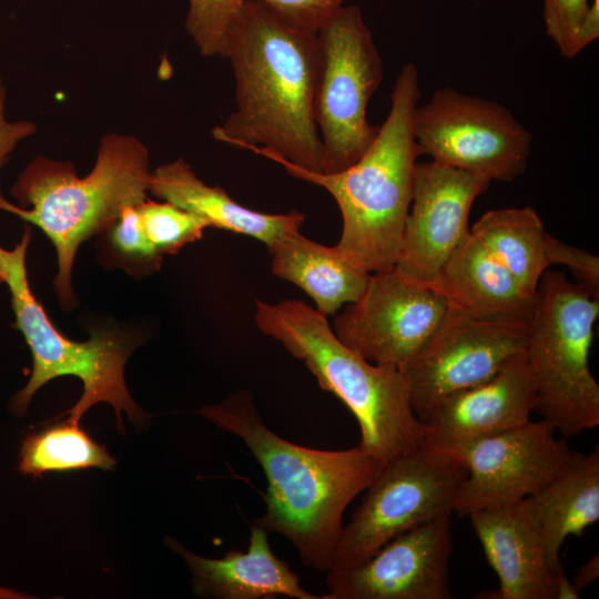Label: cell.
<instances>
[{
    "label": "cell",
    "mask_w": 599,
    "mask_h": 599,
    "mask_svg": "<svg viewBox=\"0 0 599 599\" xmlns=\"http://www.w3.org/2000/svg\"><path fill=\"white\" fill-rule=\"evenodd\" d=\"M224 58L235 79V110L212 134L260 146L311 171L323 172L314 119L317 33L291 27L265 4L243 1L227 34Z\"/></svg>",
    "instance_id": "obj_1"
},
{
    "label": "cell",
    "mask_w": 599,
    "mask_h": 599,
    "mask_svg": "<svg viewBox=\"0 0 599 599\" xmlns=\"http://www.w3.org/2000/svg\"><path fill=\"white\" fill-rule=\"evenodd\" d=\"M199 413L238 437L261 465L267 480L265 510L254 522L286 538L307 568L327 572L347 506L383 464L358 445L322 450L281 437L265 424L247 390Z\"/></svg>",
    "instance_id": "obj_2"
},
{
    "label": "cell",
    "mask_w": 599,
    "mask_h": 599,
    "mask_svg": "<svg viewBox=\"0 0 599 599\" xmlns=\"http://www.w3.org/2000/svg\"><path fill=\"white\" fill-rule=\"evenodd\" d=\"M419 98L418 68L408 62L396 78L390 109L377 136L354 164L338 172L311 171L263 148L247 149L334 197L343 221L335 247L347 262L368 273L393 267L397 261L413 199L415 166L422 155L413 130Z\"/></svg>",
    "instance_id": "obj_3"
},
{
    "label": "cell",
    "mask_w": 599,
    "mask_h": 599,
    "mask_svg": "<svg viewBox=\"0 0 599 599\" xmlns=\"http://www.w3.org/2000/svg\"><path fill=\"white\" fill-rule=\"evenodd\" d=\"M150 155L133 134L111 132L100 140L92 170L80 177L70 161L34 158L10 187L20 203L1 194L0 211L41 229L52 242L58 260L54 288L60 304H77L72 267L80 244L102 234L129 205L148 199Z\"/></svg>",
    "instance_id": "obj_4"
},
{
    "label": "cell",
    "mask_w": 599,
    "mask_h": 599,
    "mask_svg": "<svg viewBox=\"0 0 599 599\" xmlns=\"http://www.w3.org/2000/svg\"><path fill=\"white\" fill-rule=\"evenodd\" d=\"M255 323L351 410L365 453L385 464L423 445L424 424L400 368L363 358L337 338L326 315L300 300L256 301Z\"/></svg>",
    "instance_id": "obj_5"
},
{
    "label": "cell",
    "mask_w": 599,
    "mask_h": 599,
    "mask_svg": "<svg viewBox=\"0 0 599 599\" xmlns=\"http://www.w3.org/2000/svg\"><path fill=\"white\" fill-rule=\"evenodd\" d=\"M31 229L26 226L21 241L12 250L0 246V272L10 292L11 307L19 329L32 355V370L26 386L12 397L11 408L18 416L27 413L33 395L48 382L61 376H75L83 384L79 400L62 415L78 422L98 403H109L123 432L122 412L143 425L145 413L131 397L124 380V366L135 343L119 332L91 331L85 342H75L61 334L30 288L26 254Z\"/></svg>",
    "instance_id": "obj_6"
},
{
    "label": "cell",
    "mask_w": 599,
    "mask_h": 599,
    "mask_svg": "<svg viewBox=\"0 0 599 599\" xmlns=\"http://www.w3.org/2000/svg\"><path fill=\"white\" fill-rule=\"evenodd\" d=\"M598 316V298L562 272H544L525 355L536 387L534 412L565 437L599 425V385L589 368Z\"/></svg>",
    "instance_id": "obj_7"
},
{
    "label": "cell",
    "mask_w": 599,
    "mask_h": 599,
    "mask_svg": "<svg viewBox=\"0 0 599 599\" xmlns=\"http://www.w3.org/2000/svg\"><path fill=\"white\" fill-rule=\"evenodd\" d=\"M314 119L323 148V172L342 171L370 146L379 126L367 104L382 83L383 61L357 6H343L318 30Z\"/></svg>",
    "instance_id": "obj_8"
},
{
    "label": "cell",
    "mask_w": 599,
    "mask_h": 599,
    "mask_svg": "<svg viewBox=\"0 0 599 599\" xmlns=\"http://www.w3.org/2000/svg\"><path fill=\"white\" fill-rule=\"evenodd\" d=\"M466 475L461 464L422 446L383 464L343 526L331 569L356 566L393 538L451 516Z\"/></svg>",
    "instance_id": "obj_9"
},
{
    "label": "cell",
    "mask_w": 599,
    "mask_h": 599,
    "mask_svg": "<svg viewBox=\"0 0 599 599\" xmlns=\"http://www.w3.org/2000/svg\"><path fill=\"white\" fill-rule=\"evenodd\" d=\"M413 130L422 155L437 163L501 182L527 169L532 135L496 101L438 89L417 104Z\"/></svg>",
    "instance_id": "obj_10"
},
{
    "label": "cell",
    "mask_w": 599,
    "mask_h": 599,
    "mask_svg": "<svg viewBox=\"0 0 599 599\" xmlns=\"http://www.w3.org/2000/svg\"><path fill=\"white\" fill-rule=\"evenodd\" d=\"M529 326L486 322L448 306L437 328L400 368L410 403L425 424L437 405L495 376L526 349Z\"/></svg>",
    "instance_id": "obj_11"
},
{
    "label": "cell",
    "mask_w": 599,
    "mask_h": 599,
    "mask_svg": "<svg viewBox=\"0 0 599 599\" xmlns=\"http://www.w3.org/2000/svg\"><path fill=\"white\" fill-rule=\"evenodd\" d=\"M448 311L445 297L395 266L370 273L362 295L333 324L337 338L368 362L403 368Z\"/></svg>",
    "instance_id": "obj_12"
},
{
    "label": "cell",
    "mask_w": 599,
    "mask_h": 599,
    "mask_svg": "<svg viewBox=\"0 0 599 599\" xmlns=\"http://www.w3.org/2000/svg\"><path fill=\"white\" fill-rule=\"evenodd\" d=\"M545 419L473 443L454 460L467 471L454 512H471L520 502L550 483L569 463L571 453Z\"/></svg>",
    "instance_id": "obj_13"
},
{
    "label": "cell",
    "mask_w": 599,
    "mask_h": 599,
    "mask_svg": "<svg viewBox=\"0 0 599 599\" xmlns=\"http://www.w3.org/2000/svg\"><path fill=\"white\" fill-rule=\"evenodd\" d=\"M450 516L408 530L361 564L331 569L324 599H450Z\"/></svg>",
    "instance_id": "obj_14"
},
{
    "label": "cell",
    "mask_w": 599,
    "mask_h": 599,
    "mask_svg": "<svg viewBox=\"0 0 599 599\" xmlns=\"http://www.w3.org/2000/svg\"><path fill=\"white\" fill-rule=\"evenodd\" d=\"M490 183L485 176L435 161L416 163L412 204L395 267L430 284L470 233V209Z\"/></svg>",
    "instance_id": "obj_15"
},
{
    "label": "cell",
    "mask_w": 599,
    "mask_h": 599,
    "mask_svg": "<svg viewBox=\"0 0 599 599\" xmlns=\"http://www.w3.org/2000/svg\"><path fill=\"white\" fill-rule=\"evenodd\" d=\"M535 402L524 352L488 380L443 399L424 424L422 447L454 459L473 443L529 422Z\"/></svg>",
    "instance_id": "obj_16"
},
{
    "label": "cell",
    "mask_w": 599,
    "mask_h": 599,
    "mask_svg": "<svg viewBox=\"0 0 599 599\" xmlns=\"http://www.w3.org/2000/svg\"><path fill=\"white\" fill-rule=\"evenodd\" d=\"M521 501L468 516L499 579L496 591L478 598L556 599V582L561 573L557 576L550 569L541 538Z\"/></svg>",
    "instance_id": "obj_17"
},
{
    "label": "cell",
    "mask_w": 599,
    "mask_h": 599,
    "mask_svg": "<svg viewBox=\"0 0 599 599\" xmlns=\"http://www.w3.org/2000/svg\"><path fill=\"white\" fill-rule=\"evenodd\" d=\"M166 545L186 562L193 591L216 599H324L305 590L300 577L280 559L268 542V532L253 521L246 551L233 549L221 558L194 554L173 538Z\"/></svg>",
    "instance_id": "obj_18"
},
{
    "label": "cell",
    "mask_w": 599,
    "mask_h": 599,
    "mask_svg": "<svg viewBox=\"0 0 599 599\" xmlns=\"http://www.w3.org/2000/svg\"><path fill=\"white\" fill-rule=\"evenodd\" d=\"M430 285L449 307L480 321L529 326L536 311L537 292L527 291L471 233Z\"/></svg>",
    "instance_id": "obj_19"
},
{
    "label": "cell",
    "mask_w": 599,
    "mask_h": 599,
    "mask_svg": "<svg viewBox=\"0 0 599 599\" xmlns=\"http://www.w3.org/2000/svg\"><path fill=\"white\" fill-rule=\"evenodd\" d=\"M149 192L196 214L212 229L248 235L266 246L300 231L305 221L297 211L270 214L243 206L221 186L203 182L182 158L151 172Z\"/></svg>",
    "instance_id": "obj_20"
},
{
    "label": "cell",
    "mask_w": 599,
    "mask_h": 599,
    "mask_svg": "<svg viewBox=\"0 0 599 599\" xmlns=\"http://www.w3.org/2000/svg\"><path fill=\"white\" fill-rule=\"evenodd\" d=\"M521 502L541 538L550 569L559 576L566 539L581 536L599 520V446L588 454L572 451L567 466Z\"/></svg>",
    "instance_id": "obj_21"
},
{
    "label": "cell",
    "mask_w": 599,
    "mask_h": 599,
    "mask_svg": "<svg viewBox=\"0 0 599 599\" xmlns=\"http://www.w3.org/2000/svg\"><path fill=\"white\" fill-rule=\"evenodd\" d=\"M274 275L304 291L324 315L335 314L364 292L370 273L347 262L334 246L293 232L267 246Z\"/></svg>",
    "instance_id": "obj_22"
},
{
    "label": "cell",
    "mask_w": 599,
    "mask_h": 599,
    "mask_svg": "<svg viewBox=\"0 0 599 599\" xmlns=\"http://www.w3.org/2000/svg\"><path fill=\"white\" fill-rule=\"evenodd\" d=\"M470 233L527 291L537 292L548 263L545 255L547 232L535 209L487 211L474 223Z\"/></svg>",
    "instance_id": "obj_23"
},
{
    "label": "cell",
    "mask_w": 599,
    "mask_h": 599,
    "mask_svg": "<svg viewBox=\"0 0 599 599\" xmlns=\"http://www.w3.org/2000/svg\"><path fill=\"white\" fill-rule=\"evenodd\" d=\"M18 456V470L33 479L47 473L113 470L116 464L105 446L69 418L26 434Z\"/></svg>",
    "instance_id": "obj_24"
},
{
    "label": "cell",
    "mask_w": 599,
    "mask_h": 599,
    "mask_svg": "<svg viewBox=\"0 0 599 599\" xmlns=\"http://www.w3.org/2000/svg\"><path fill=\"white\" fill-rule=\"evenodd\" d=\"M138 205L124 207L116 220L100 234L103 237L104 260L136 276L158 271L163 257L144 232Z\"/></svg>",
    "instance_id": "obj_25"
},
{
    "label": "cell",
    "mask_w": 599,
    "mask_h": 599,
    "mask_svg": "<svg viewBox=\"0 0 599 599\" xmlns=\"http://www.w3.org/2000/svg\"><path fill=\"white\" fill-rule=\"evenodd\" d=\"M144 232L160 255L175 254L200 240L209 224L170 202L144 200L138 205Z\"/></svg>",
    "instance_id": "obj_26"
},
{
    "label": "cell",
    "mask_w": 599,
    "mask_h": 599,
    "mask_svg": "<svg viewBox=\"0 0 599 599\" xmlns=\"http://www.w3.org/2000/svg\"><path fill=\"white\" fill-rule=\"evenodd\" d=\"M185 28L203 57L224 58L229 30L243 0H187Z\"/></svg>",
    "instance_id": "obj_27"
},
{
    "label": "cell",
    "mask_w": 599,
    "mask_h": 599,
    "mask_svg": "<svg viewBox=\"0 0 599 599\" xmlns=\"http://www.w3.org/2000/svg\"><path fill=\"white\" fill-rule=\"evenodd\" d=\"M589 3V0H544L546 33L567 59L581 52L578 35Z\"/></svg>",
    "instance_id": "obj_28"
},
{
    "label": "cell",
    "mask_w": 599,
    "mask_h": 599,
    "mask_svg": "<svg viewBox=\"0 0 599 599\" xmlns=\"http://www.w3.org/2000/svg\"><path fill=\"white\" fill-rule=\"evenodd\" d=\"M545 255L550 265H565L579 285L593 298L599 300V257L583 248L564 243L549 234L545 236Z\"/></svg>",
    "instance_id": "obj_29"
},
{
    "label": "cell",
    "mask_w": 599,
    "mask_h": 599,
    "mask_svg": "<svg viewBox=\"0 0 599 599\" xmlns=\"http://www.w3.org/2000/svg\"><path fill=\"white\" fill-rule=\"evenodd\" d=\"M245 1V0H243ZM293 28L317 33L347 0H254Z\"/></svg>",
    "instance_id": "obj_30"
},
{
    "label": "cell",
    "mask_w": 599,
    "mask_h": 599,
    "mask_svg": "<svg viewBox=\"0 0 599 599\" xmlns=\"http://www.w3.org/2000/svg\"><path fill=\"white\" fill-rule=\"evenodd\" d=\"M7 87L0 77V167L6 164L20 142L37 132V125L32 121H11L7 118Z\"/></svg>",
    "instance_id": "obj_31"
},
{
    "label": "cell",
    "mask_w": 599,
    "mask_h": 599,
    "mask_svg": "<svg viewBox=\"0 0 599 599\" xmlns=\"http://www.w3.org/2000/svg\"><path fill=\"white\" fill-rule=\"evenodd\" d=\"M599 37V0H592L581 23L578 45L580 51Z\"/></svg>",
    "instance_id": "obj_32"
},
{
    "label": "cell",
    "mask_w": 599,
    "mask_h": 599,
    "mask_svg": "<svg viewBox=\"0 0 599 599\" xmlns=\"http://www.w3.org/2000/svg\"><path fill=\"white\" fill-rule=\"evenodd\" d=\"M599 577V556L596 552L582 566L577 568L572 577L571 583L580 593L585 588L590 586Z\"/></svg>",
    "instance_id": "obj_33"
},
{
    "label": "cell",
    "mask_w": 599,
    "mask_h": 599,
    "mask_svg": "<svg viewBox=\"0 0 599 599\" xmlns=\"http://www.w3.org/2000/svg\"><path fill=\"white\" fill-rule=\"evenodd\" d=\"M579 592L575 589L571 580L562 572L556 582V599H578Z\"/></svg>",
    "instance_id": "obj_34"
},
{
    "label": "cell",
    "mask_w": 599,
    "mask_h": 599,
    "mask_svg": "<svg viewBox=\"0 0 599 599\" xmlns=\"http://www.w3.org/2000/svg\"><path fill=\"white\" fill-rule=\"evenodd\" d=\"M23 598H30V596H26L24 593L16 591L10 588L0 587V599H23Z\"/></svg>",
    "instance_id": "obj_35"
},
{
    "label": "cell",
    "mask_w": 599,
    "mask_h": 599,
    "mask_svg": "<svg viewBox=\"0 0 599 599\" xmlns=\"http://www.w3.org/2000/svg\"><path fill=\"white\" fill-rule=\"evenodd\" d=\"M2 283H4V280H3V276H2V274L0 272V284H2Z\"/></svg>",
    "instance_id": "obj_36"
}]
</instances>
